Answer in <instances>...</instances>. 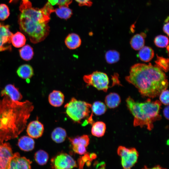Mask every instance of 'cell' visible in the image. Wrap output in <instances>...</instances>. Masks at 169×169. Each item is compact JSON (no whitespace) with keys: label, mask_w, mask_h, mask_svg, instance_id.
Masks as SVG:
<instances>
[{"label":"cell","mask_w":169,"mask_h":169,"mask_svg":"<svg viewBox=\"0 0 169 169\" xmlns=\"http://www.w3.org/2000/svg\"><path fill=\"white\" fill-rule=\"evenodd\" d=\"M33 108L28 100L14 101L4 96L0 100V144L18 137L25 128Z\"/></svg>","instance_id":"6da1fadb"},{"label":"cell","mask_w":169,"mask_h":169,"mask_svg":"<svg viewBox=\"0 0 169 169\" xmlns=\"http://www.w3.org/2000/svg\"><path fill=\"white\" fill-rule=\"evenodd\" d=\"M19 8L20 29L33 44L43 41L49 33L48 23L54 11L52 6L48 2L42 8H35L29 0H22Z\"/></svg>","instance_id":"7a4b0ae2"},{"label":"cell","mask_w":169,"mask_h":169,"mask_svg":"<svg viewBox=\"0 0 169 169\" xmlns=\"http://www.w3.org/2000/svg\"><path fill=\"white\" fill-rule=\"evenodd\" d=\"M126 80L137 89L144 97L153 98L166 90L168 82L163 71L156 65L137 63L131 68Z\"/></svg>","instance_id":"3957f363"},{"label":"cell","mask_w":169,"mask_h":169,"mask_svg":"<svg viewBox=\"0 0 169 169\" xmlns=\"http://www.w3.org/2000/svg\"><path fill=\"white\" fill-rule=\"evenodd\" d=\"M126 101L128 108L134 116V126H145L150 131L153 128V123L161 119L160 114L161 103L158 100L151 101L149 98L144 102H139L129 96Z\"/></svg>","instance_id":"277c9868"},{"label":"cell","mask_w":169,"mask_h":169,"mask_svg":"<svg viewBox=\"0 0 169 169\" xmlns=\"http://www.w3.org/2000/svg\"><path fill=\"white\" fill-rule=\"evenodd\" d=\"M91 105L88 102L73 97L64 107L67 116L74 122L80 123L90 115Z\"/></svg>","instance_id":"5b68a950"},{"label":"cell","mask_w":169,"mask_h":169,"mask_svg":"<svg viewBox=\"0 0 169 169\" xmlns=\"http://www.w3.org/2000/svg\"><path fill=\"white\" fill-rule=\"evenodd\" d=\"M83 79L88 86H92L98 90L107 91L108 89L109 79L104 73L95 71L84 76Z\"/></svg>","instance_id":"8992f818"},{"label":"cell","mask_w":169,"mask_h":169,"mask_svg":"<svg viewBox=\"0 0 169 169\" xmlns=\"http://www.w3.org/2000/svg\"><path fill=\"white\" fill-rule=\"evenodd\" d=\"M117 153L121 158L123 169H131L137 161L139 154L135 148L120 146L117 149Z\"/></svg>","instance_id":"52a82bcc"},{"label":"cell","mask_w":169,"mask_h":169,"mask_svg":"<svg viewBox=\"0 0 169 169\" xmlns=\"http://www.w3.org/2000/svg\"><path fill=\"white\" fill-rule=\"evenodd\" d=\"M51 165L53 169H72L77 166L76 161L71 156L63 152L51 159Z\"/></svg>","instance_id":"ba28073f"},{"label":"cell","mask_w":169,"mask_h":169,"mask_svg":"<svg viewBox=\"0 0 169 169\" xmlns=\"http://www.w3.org/2000/svg\"><path fill=\"white\" fill-rule=\"evenodd\" d=\"M13 34L10 31L9 25L0 23V52L12 50L11 39Z\"/></svg>","instance_id":"9c48e42d"},{"label":"cell","mask_w":169,"mask_h":169,"mask_svg":"<svg viewBox=\"0 0 169 169\" xmlns=\"http://www.w3.org/2000/svg\"><path fill=\"white\" fill-rule=\"evenodd\" d=\"M32 161L18 152L13 154L7 169H31Z\"/></svg>","instance_id":"30bf717a"},{"label":"cell","mask_w":169,"mask_h":169,"mask_svg":"<svg viewBox=\"0 0 169 169\" xmlns=\"http://www.w3.org/2000/svg\"><path fill=\"white\" fill-rule=\"evenodd\" d=\"M13 155L9 143L0 144V169H7Z\"/></svg>","instance_id":"8fae6325"},{"label":"cell","mask_w":169,"mask_h":169,"mask_svg":"<svg viewBox=\"0 0 169 169\" xmlns=\"http://www.w3.org/2000/svg\"><path fill=\"white\" fill-rule=\"evenodd\" d=\"M44 130L43 125L38 120L32 121L27 126V132L29 137L38 138L43 135Z\"/></svg>","instance_id":"7c38bea8"},{"label":"cell","mask_w":169,"mask_h":169,"mask_svg":"<svg viewBox=\"0 0 169 169\" xmlns=\"http://www.w3.org/2000/svg\"><path fill=\"white\" fill-rule=\"evenodd\" d=\"M1 95L2 96L7 95L14 101H19L23 98L18 88L11 84H8L5 86L1 92Z\"/></svg>","instance_id":"4fadbf2b"},{"label":"cell","mask_w":169,"mask_h":169,"mask_svg":"<svg viewBox=\"0 0 169 169\" xmlns=\"http://www.w3.org/2000/svg\"><path fill=\"white\" fill-rule=\"evenodd\" d=\"M64 99V94L60 91L54 90L51 92L48 97L50 104L55 107H59L63 104Z\"/></svg>","instance_id":"5bb4252c"},{"label":"cell","mask_w":169,"mask_h":169,"mask_svg":"<svg viewBox=\"0 0 169 169\" xmlns=\"http://www.w3.org/2000/svg\"><path fill=\"white\" fill-rule=\"evenodd\" d=\"M67 47L70 49H74L79 48L81 44V40L79 36L74 33L69 34L64 40Z\"/></svg>","instance_id":"9a60e30c"},{"label":"cell","mask_w":169,"mask_h":169,"mask_svg":"<svg viewBox=\"0 0 169 169\" xmlns=\"http://www.w3.org/2000/svg\"><path fill=\"white\" fill-rule=\"evenodd\" d=\"M35 141L31 137L23 136L18 140V145L19 148L24 151L32 150L34 147Z\"/></svg>","instance_id":"2e32d148"},{"label":"cell","mask_w":169,"mask_h":169,"mask_svg":"<svg viewBox=\"0 0 169 169\" xmlns=\"http://www.w3.org/2000/svg\"><path fill=\"white\" fill-rule=\"evenodd\" d=\"M146 34L144 33L137 34L131 38L130 44L131 47L134 50H138L144 46L145 38Z\"/></svg>","instance_id":"e0dca14e"},{"label":"cell","mask_w":169,"mask_h":169,"mask_svg":"<svg viewBox=\"0 0 169 169\" xmlns=\"http://www.w3.org/2000/svg\"><path fill=\"white\" fill-rule=\"evenodd\" d=\"M18 75L21 78L29 79L33 75V69L31 66L28 64H24L20 66L17 70Z\"/></svg>","instance_id":"ac0fdd59"},{"label":"cell","mask_w":169,"mask_h":169,"mask_svg":"<svg viewBox=\"0 0 169 169\" xmlns=\"http://www.w3.org/2000/svg\"><path fill=\"white\" fill-rule=\"evenodd\" d=\"M121 101L120 97L115 93H110L105 97V102L107 106L113 109L117 107Z\"/></svg>","instance_id":"d6986e66"},{"label":"cell","mask_w":169,"mask_h":169,"mask_svg":"<svg viewBox=\"0 0 169 169\" xmlns=\"http://www.w3.org/2000/svg\"><path fill=\"white\" fill-rule=\"evenodd\" d=\"M67 137L66 130L60 127L55 128L52 131L51 134L52 140L56 143H59L63 142Z\"/></svg>","instance_id":"ffe728a7"},{"label":"cell","mask_w":169,"mask_h":169,"mask_svg":"<svg viewBox=\"0 0 169 169\" xmlns=\"http://www.w3.org/2000/svg\"><path fill=\"white\" fill-rule=\"evenodd\" d=\"M139 50L138 56L141 61L145 62H148L153 58L154 52L153 50L150 47L143 46Z\"/></svg>","instance_id":"44dd1931"},{"label":"cell","mask_w":169,"mask_h":169,"mask_svg":"<svg viewBox=\"0 0 169 169\" xmlns=\"http://www.w3.org/2000/svg\"><path fill=\"white\" fill-rule=\"evenodd\" d=\"M92 124L91 130L92 135L98 137L103 136L106 129L105 123L102 121H98L94 122Z\"/></svg>","instance_id":"7402d4cb"},{"label":"cell","mask_w":169,"mask_h":169,"mask_svg":"<svg viewBox=\"0 0 169 169\" xmlns=\"http://www.w3.org/2000/svg\"><path fill=\"white\" fill-rule=\"evenodd\" d=\"M11 42L15 47L19 48L23 46L25 44L26 38L22 33L18 32L13 34L11 37Z\"/></svg>","instance_id":"603a6c76"},{"label":"cell","mask_w":169,"mask_h":169,"mask_svg":"<svg viewBox=\"0 0 169 169\" xmlns=\"http://www.w3.org/2000/svg\"><path fill=\"white\" fill-rule=\"evenodd\" d=\"M54 12L59 18L67 19L71 17L72 12L68 6L64 5L59 6V7L54 9Z\"/></svg>","instance_id":"cb8c5ba5"},{"label":"cell","mask_w":169,"mask_h":169,"mask_svg":"<svg viewBox=\"0 0 169 169\" xmlns=\"http://www.w3.org/2000/svg\"><path fill=\"white\" fill-rule=\"evenodd\" d=\"M19 54L21 58L25 61H29L33 57L34 52L33 48L29 45H24L19 50Z\"/></svg>","instance_id":"d4e9b609"},{"label":"cell","mask_w":169,"mask_h":169,"mask_svg":"<svg viewBox=\"0 0 169 169\" xmlns=\"http://www.w3.org/2000/svg\"><path fill=\"white\" fill-rule=\"evenodd\" d=\"M69 139L72 146L82 145L87 147L89 144L90 138L87 135H84L80 136L69 137Z\"/></svg>","instance_id":"484cf974"},{"label":"cell","mask_w":169,"mask_h":169,"mask_svg":"<svg viewBox=\"0 0 169 169\" xmlns=\"http://www.w3.org/2000/svg\"><path fill=\"white\" fill-rule=\"evenodd\" d=\"M91 110L92 114L100 115L104 114L107 110L106 107L103 102L100 101L95 102L91 105Z\"/></svg>","instance_id":"4316f807"},{"label":"cell","mask_w":169,"mask_h":169,"mask_svg":"<svg viewBox=\"0 0 169 169\" xmlns=\"http://www.w3.org/2000/svg\"><path fill=\"white\" fill-rule=\"evenodd\" d=\"M34 157L36 162L40 165H45L47 163L49 158L48 153L42 150L37 151L35 153Z\"/></svg>","instance_id":"83f0119b"},{"label":"cell","mask_w":169,"mask_h":169,"mask_svg":"<svg viewBox=\"0 0 169 169\" xmlns=\"http://www.w3.org/2000/svg\"><path fill=\"white\" fill-rule=\"evenodd\" d=\"M105 57L107 63L112 64L119 61L120 54L118 51L115 50H109L106 53Z\"/></svg>","instance_id":"f1b7e54d"},{"label":"cell","mask_w":169,"mask_h":169,"mask_svg":"<svg viewBox=\"0 0 169 169\" xmlns=\"http://www.w3.org/2000/svg\"><path fill=\"white\" fill-rule=\"evenodd\" d=\"M157 58L155 61L156 65L163 71L167 72L169 70V59L156 55Z\"/></svg>","instance_id":"f546056e"},{"label":"cell","mask_w":169,"mask_h":169,"mask_svg":"<svg viewBox=\"0 0 169 169\" xmlns=\"http://www.w3.org/2000/svg\"><path fill=\"white\" fill-rule=\"evenodd\" d=\"M154 42L156 45L158 47H166L168 45V38L166 36L158 35L155 38Z\"/></svg>","instance_id":"4dcf8cb0"},{"label":"cell","mask_w":169,"mask_h":169,"mask_svg":"<svg viewBox=\"0 0 169 169\" xmlns=\"http://www.w3.org/2000/svg\"><path fill=\"white\" fill-rule=\"evenodd\" d=\"M10 15L9 10L8 6L4 4H0V20H4Z\"/></svg>","instance_id":"1f68e13d"},{"label":"cell","mask_w":169,"mask_h":169,"mask_svg":"<svg viewBox=\"0 0 169 169\" xmlns=\"http://www.w3.org/2000/svg\"><path fill=\"white\" fill-rule=\"evenodd\" d=\"M160 102L165 105H169V91L165 90L162 91L160 94Z\"/></svg>","instance_id":"d6a6232c"},{"label":"cell","mask_w":169,"mask_h":169,"mask_svg":"<svg viewBox=\"0 0 169 169\" xmlns=\"http://www.w3.org/2000/svg\"><path fill=\"white\" fill-rule=\"evenodd\" d=\"M48 3L52 6L58 5L69 6L72 2V0H48Z\"/></svg>","instance_id":"836d02e7"},{"label":"cell","mask_w":169,"mask_h":169,"mask_svg":"<svg viewBox=\"0 0 169 169\" xmlns=\"http://www.w3.org/2000/svg\"><path fill=\"white\" fill-rule=\"evenodd\" d=\"M72 146L73 150L75 153L80 155L84 154L86 153V147L84 145H79Z\"/></svg>","instance_id":"e575fe53"},{"label":"cell","mask_w":169,"mask_h":169,"mask_svg":"<svg viewBox=\"0 0 169 169\" xmlns=\"http://www.w3.org/2000/svg\"><path fill=\"white\" fill-rule=\"evenodd\" d=\"M80 6H90L92 4V0H75Z\"/></svg>","instance_id":"d590c367"},{"label":"cell","mask_w":169,"mask_h":169,"mask_svg":"<svg viewBox=\"0 0 169 169\" xmlns=\"http://www.w3.org/2000/svg\"><path fill=\"white\" fill-rule=\"evenodd\" d=\"M169 105L166 107L163 110V115L168 120H169Z\"/></svg>","instance_id":"8d00e7d4"},{"label":"cell","mask_w":169,"mask_h":169,"mask_svg":"<svg viewBox=\"0 0 169 169\" xmlns=\"http://www.w3.org/2000/svg\"><path fill=\"white\" fill-rule=\"evenodd\" d=\"M169 23L168 22L166 24H164L163 26V30L164 32L166 33L167 36L169 35Z\"/></svg>","instance_id":"74e56055"},{"label":"cell","mask_w":169,"mask_h":169,"mask_svg":"<svg viewBox=\"0 0 169 169\" xmlns=\"http://www.w3.org/2000/svg\"><path fill=\"white\" fill-rule=\"evenodd\" d=\"M105 164L104 162L99 163L96 165L95 169H105Z\"/></svg>","instance_id":"f35d334b"},{"label":"cell","mask_w":169,"mask_h":169,"mask_svg":"<svg viewBox=\"0 0 169 169\" xmlns=\"http://www.w3.org/2000/svg\"><path fill=\"white\" fill-rule=\"evenodd\" d=\"M142 169H166L163 168L159 165H156L152 167L148 168L146 166H144Z\"/></svg>","instance_id":"ab89813d"},{"label":"cell","mask_w":169,"mask_h":169,"mask_svg":"<svg viewBox=\"0 0 169 169\" xmlns=\"http://www.w3.org/2000/svg\"><path fill=\"white\" fill-rule=\"evenodd\" d=\"M13 0H10V2H12V1H13Z\"/></svg>","instance_id":"60d3db41"}]
</instances>
